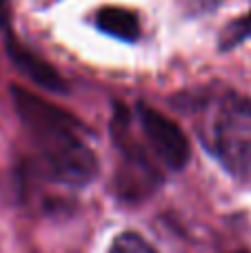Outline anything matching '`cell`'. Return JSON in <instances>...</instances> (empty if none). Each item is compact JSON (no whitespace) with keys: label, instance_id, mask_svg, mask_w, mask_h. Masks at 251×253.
<instances>
[{"label":"cell","instance_id":"277c9868","mask_svg":"<svg viewBox=\"0 0 251 253\" xmlns=\"http://www.w3.org/2000/svg\"><path fill=\"white\" fill-rule=\"evenodd\" d=\"M138 125L149 151L163 162L165 167L178 171L189 162L191 147L185 131L171 118L156 111L149 105H138Z\"/></svg>","mask_w":251,"mask_h":253},{"label":"cell","instance_id":"8992f818","mask_svg":"<svg viewBox=\"0 0 251 253\" xmlns=\"http://www.w3.org/2000/svg\"><path fill=\"white\" fill-rule=\"evenodd\" d=\"M96 27L102 34L114 36L118 40H127V42H133L140 36L138 16L123 7H102L96 13Z\"/></svg>","mask_w":251,"mask_h":253},{"label":"cell","instance_id":"7a4b0ae2","mask_svg":"<svg viewBox=\"0 0 251 253\" xmlns=\"http://www.w3.org/2000/svg\"><path fill=\"white\" fill-rule=\"evenodd\" d=\"M205 142L211 153L234 175L251 171V100L236 93H227L218 100L216 111L209 118Z\"/></svg>","mask_w":251,"mask_h":253},{"label":"cell","instance_id":"5b68a950","mask_svg":"<svg viewBox=\"0 0 251 253\" xmlns=\"http://www.w3.org/2000/svg\"><path fill=\"white\" fill-rule=\"evenodd\" d=\"M7 51L13 65L22 71L29 80H34L38 87L47 89V91H65V83H62L60 74L53 69L49 62H44L40 56H36L31 49H27L11 31H7Z\"/></svg>","mask_w":251,"mask_h":253},{"label":"cell","instance_id":"9c48e42d","mask_svg":"<svg viewBox=\"0 0 251 253\" xmlns=\"http://www.w3.org/2000/svg\"><path fill=\"white\" fill-rule=\"evenodd\" d=\"M231 253H251V251H245V249H240V251H231Z\"/></svg>","mask_w":251,"mask_h":253},{"label":"cell","instance_id":"52a82bcc","mask_svg":"<svg viewBox=\"0 0 251 253\" xmlns=\"http://www.w3.org/2000/svg\"><path fill=\"white\" fill-rule=\"evenodd\" d=\"M249 38H251V11L236 18L234 22H229L225 27V31L220 36V49L222 51H229V49L238 47L240 42H245Z\"/></svg>","mask_w":251,"mask_h":253},{"label":"cell","instance_id":"ba28073f","mask_svg":"<svg viewBox=\"0 0 251 253\" xmlns=\"http://www.w3.org/2000/svg\"><path fill=\"white\" fill-rule=\"evenodd\" d=\"M109 253H158L142 236L133 231H125L111 242Z\"/></svg>","mask_w":251,"mask_h":253},{"label":"cell","instance_id":"6da1fadb","mask_svg":"<svg viewBox=\"0 0 251 253\" xmlns=\"http://www.w3.org/2000/svg\"><path fill=\"white\" fill-rule=\"evenodd\" d=\"M11 100L53 180L83 187L96 178L98 158L74 116L16 84H11Z\"/></svg>","mask_w":251,"mask_h":253},{"label":"cell","instance_id":"3957f363","mask_svg":"<svg viewBox=\"0 0 251 253\" xmlns=\"http://www.w3.org/2000/svg\"><path fill=\"white\" fill-rule=\"evenodd\" d=\"M114 140L118 147L123 162H120L118 187L123 198H142L149 196L160 182V173L156 162H151L149 151L138 142L129 125V114L118 107L114 120Z\"/></svg>","mask_w":251,"mask_h":253}]
</instances>
